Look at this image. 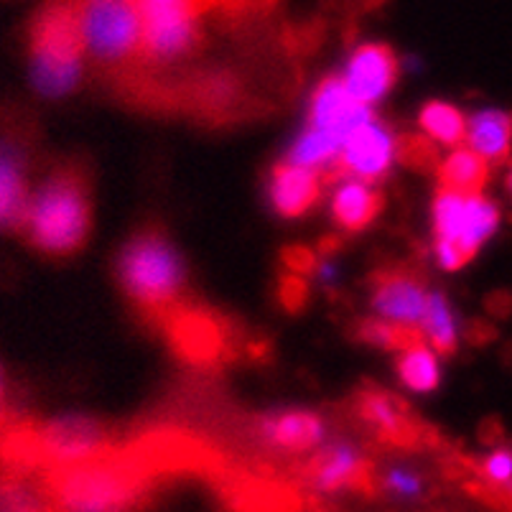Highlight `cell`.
I'll return each instance as SVG.
<instances>
[{"label":"cell","instance_id":"obj_1","mask_svg":"<svg viewBox=\"0 0 512 512\" xmlns=\"http://www.w3.org/2000/svg\"><path fill=\"white\" fill-rule=\"evenodd\" d=\"M34 474L54 512H136L151 502L158 479L130 446Z\"/></svg>","mask_w":512,"mask_h":512},{"label":"cell","instance_id":"obj_2","mask_svg":"<svg viewBox=\"0 0 512 512\" xmlns=\"http://www.w3.org/2000/svg\"><path fill=\"white\" fill-rule=\"evenodd\" d=\"M115 276L141 319L158 329H164L166 321L189 304L184 260L158 225L141 227L125 242Z\"/></svg>","mask_w":512,"mask_h":512},{"label":"cell","instance_id":"obj_3","mask_svg":"<svg viewBox=\"0 0 512 512\" xmlns=\"http://www.w3.org/2000/svg\"><path fill=\"white\" fill-rule=\"evenodd\" d=\"M92 225V179L82 161H67L46 179L23 220V230L39 253L69 258L85 248Z\"/></svg>","mask_w":512,"mask_h":512},{"label":"cell","instance_id":"obj_4","mask_svg":"<svg viewBox=\"0 0 512 512\" xmlns=\"http://www.w3.org/2000/svg\"><path fill=\"white\" fill-rule=\"evenodd\" d=\"M85 39L79 3H54L31 21V79L46 97H64L79 85Z\"/></svg>","mask_w":512,"mask_h":512},{"label":"cell","instance_id":"obj_5","mask_svg":"<svg viewBox=\"0 0 512 512\" xmlns=\"http://www.w3.org/2000/svg\"><path fill=\"white\" fill-rule=\"evenodd\" d=\"M436 260L444 271H459L500 230V207L484 194L444 192L434 197Z\"/></svg>","mask_w":512,"mask_h":512},{"label":"cell","instance_id":"obj_6","mask_svg":"<svg viewBox=\"0 0 512 512\" xmlns=\"http://www.w3.org/2000/svg\"><path fill=\"white\" fill-rule=\"evenodd\" d=\"M85 51L105 67L141 62V18L136 3H79Z\"/></svg>","mask_w":512,"mask_h":512},{"label":"cell","instance_id":"obj_7","mask_svg":"<svg viewBox=\"0 0 512 512\" xmlns=\"http://www.w3.org/2000/svg\"><path fill=\"white\" fill-rule=\"evenodd\" d=\"M207 6L199 3H136L141 18V62L166 64L192 54L202 44L199 13Z\"/></svg>","mask_w":512,"mask_h":512},{"label":"cell","instance_id":"obj_8","mask_svg":"<svg viewBox=\"0 0 512 512\" xmlns=\"http://www.w3.org/2000/svg\"><path fill=\"white\" fill-rule=\"evenodd\" d=\"M395 158V138L385 125L375 118L357 128L344 141L337 156L321 169V181L334 179H362V184L385 179L390 174Z\"/></svg>","mask_w":512,"mask_h":512},{"label":"cell","instance_id":"obj_9","mask_svg":"<svg viewBox=\"0 0 512 512\" xmlns=\"http://www.w3.org/2000/svg\"><path fill=\"white\" fill-rule=\"evenodd\" d=\"M166 337L181 360L192 365H214L227 355L232 342L227 321L220 319L212 309L189 304L181 306L174 316L164 324Z\"/></svg>","mask_w":512,"mask_h":512},{"label":"cell","instance_id":"obj_10","mask_svg":"<svg viewBox=\"0 0 512 512\" xmlns=\"http://www.w3.org/2000/svg\"><path fill=\"white\" fill-rule=\"evenodd\" d=\"M375 118L372 110L355 97L349 95L342 77H324L311 97L309 107V125L306 130L319 133L321 138L332 141L334 146L342 148L357 128L367 125Z\"/></svg>","mask_w":512,"mask_h":512},{"label":"cell","instance_id":"obj_11","mask_svg":"<svg viewBox=\"0 0 512 512\" xmlns=\"http://www.w3.org/2000/svg\"><path fill=\"white\" fill-rule=\"evenodd\" d=\"M372 306L380 316H385L400 327L418 329L423 309L428 301V288L423 278L403 265L377 268L370 278Z\"/></svg>","mask_w":512,"mask_h":512},{"label":"cell","instance_id":"obj_12","mask_svg":"<svg viewBox=\"0 0 512 512\" xmlns=\"http://www.w3.org/2000/svg\"><path fill=\"white\" fill-rule=\"evenodd\" d=\"M301 474L321 492H372L377 487L375 467L347 444H329L316 451Z\"/></svg>","mask_w":512,"mask_h":512},{"label":"cell","instance_id":"obj_13","mask_svg":"<svg viewBox=\"0 0 512 512\" xmlns=\"http://www.w3.org/2000/svg\"><path fill=\"white\" fill-rule=\"evenodd\" d=\"M398 57L385 44H362L344 69V87L357 102L370 105L393 90L398 79Z\"/></svg>","mask_w":512,"mask_h":512},{"label":"cell","instance_id":"obj_14","mask_svg":"<svg viewBox=\"0 0 512 512\" xmlns=\"http://www.w3.org/2000/svg\"><path fill=\"white\" fill-rule=\"evenodd\" d=\"M268 197L278 217H304L321 197V179L316 171L299 169L288 161L273 166L271 181H268Z\"/></svg>","mask_w":512,"mask_h":512},{"label":"cell","instance_id":"obj_15","mask_svg":"<svg viewBox=\"0 0 512 512\" xmlns=\"http://www.w3.org/2000/svg\"><path fill=\"white\" fill-rule=\"evenodd\" d=\"M357 413H360V418L367 426L375 428V434L385 444L403 446L416 441V428H413L411 418H408L403 400L385 393V390H360V395H357Z\"/></svg>","mask_w":512,"mask_h":512},{"label":"cell","instance_id":"obj_16","mask_svg":"<svg viewBox=\"0 0 512 512\" xmlns=\"http://www.w3.org/2000/svg\"><path fill=\"white\" fill-rule=\"evenodd\" d=\"M255 428L265 444H271L273 449L291 451V454L314 449L324 439V421L311 411L273 413V416L260 418Z\"/></svg>","mask_w":512,"mask_h":512},{"label":"cell","instance_id":"obj_17","mask_svg":"<svg viewBox=\"0 0 512 512\" xmlns=\"http://www.w3.org/2000/svg\"><path fill=\"white\" fill-rule=\"evenodd\" d=\"M29 202V181L21 153L8 143H0V230L23 227Z\"/></svg>","mask_w":512,"mask_h":512},{"label":"cell","instance_id":"obj_18","mask_svg":"<svg viewBox=\"0 0 512 512\" xmlns=\"http://www.w3.org/2000/svg\"><path fill=\"white\" fill-rule=\"evenodd\" d=\"M464 143L469 151L490 161H502L510 156L512 148V115L497 107H484L472 118H467V133H464Z\"/></svg>","mask_w":512,"mask_h":512},{"label":"cell","instance_id":"obj_19","mask_svg":"<svg viewBox=\"0 0 512 512\" xmlns=\"http://www.w3.org/2000/svg\"><path fill=\"white\" fill-rule=\"evenodd\" d=\"M383 207V194L362 181H344L332 199L334 222L352 235L367 230L377 220V214L383 212Z\"/></svg>","mask_w":512,"mask_h":512},{"label":"cell","instance_id":"obj_20","mask_svg":"<svg viewBox=\"0 0 512 512\" xmlns=\"http://www.w3.org/2000/svg\"><path fill=\"white\" fill-rule=\"evenodd\" d=\"M487 179H490V164L467 146L454 148L439 166V189L444 192L464 194V197L482 194Z\"/></svg>","mask_w":512,"mask_h":512},{"label":"cell","instance_id":"obj_21","mask_svg":"<svg viewBox=\"0 0 512 512\" xmlns=\"http://www.w3.org/2000/svg\"><path fill=\"white\" fill-rule=\"evenodd\" d=\"M23 469L0 464V512H54L39 487Z\"/></svg>","mask_w":512,"mask_h":512},{"label":"cell","instance_id":"obj_22","mask_svg":"<svg viewBox=\"0 0 512 512\" xmlns=\"http://www.w3.org/2000/svg\"><path fill=\"white\" fill-rule=\"evenodd\" d=\"M418 332L423 334V342L431 344V352H439V355H454L456 344H459L456 316L441 291L428 293L426 309H423Z\"/></svg>","mask_w":512,"mask_h":512},{"label":"cell","instance_id":"obj_23","mask_svg":"<svg viewBox=\"0 0 512 512\" xmlns=\"http://www.w3.org/2000/svg\"><path fill=\"white\" fill-rule=\"evenodd\" d=\"M418 123H421L423 133L434 143L441 146L459 148L464 143V133H467V118L459 107L449 105V102L431 100L421 107L418 113Z\"/></svg>","mask_w":512,"mask_h":512},{"label":"cell","instance_id":"obj_24","mask_svg":"<svg viewBox=\"0 0 512 512\" xmlns=\"http://www.w3.org/2000/svg\"><path fill=\"white\" fill-rule=\"evenodd\" d=\"M398 375L416 393H431L441 383L439 357L426 344L408 349V352H400Z\"/></svg>","mask_w":512,"mask_h":512},{"label":"cell","instance_id":"obj_25","mask_svg":"<svg viewBox=\"0 0 512 512\" xmlns=\"http://www.w3.org/2000/svg\"><path fill=\"white\" fill-rule=\"evenodd\" d=\"M357 339L365 344L380 349H393V352H408L413 347H421L423 334L413 327H400L393 321H380V319H365L357 324L355 329Z\"/></svg>","mask_w":512,"mask_h":512},{"label":"cell","instance_id":"obj_26","mask_svg":"<svg viewBox=\"0 0 512 512\" xmlns=\"http://www.w3.org/2000/svg\"><path fill=\"white\" fill-rule=\"evenodd\" d=\"M395 158L408 169L426 171L436 164V148L428 138L398 136L395 138Z\"/></svg>","mask_w":512,"mask_h":512},{"label":"cell","instance_id":"obj_27","mask_svg":"<svg viewBox=\"0 0 512 512\" xmlns=\"http://www.w3.org/2000/svg\"><path fill=\"white\" fill-rule=\"evenodd\" d=\"M482 474L495 487L512 492V446H500V449L484 456Z\"/></svg>","mask_w":512,"mask_h":512},{"label":"cell","instance_id":"obj_28","mask_svg":"<svg viewBox=\"0 0 512 512\" xmlns=\"http://www.w3.org/2000/svg\"><path fill=\"white\" fill-rule=\"evenodd\" d=\"M311 288L301 276H283L278 283V301L288 314H301L309 304Z\"/></svg>","mask_w":512,"mask_h":512},{"label":"cell","instance_id":"obj_29","mask_svg":"<svg viewBox=\"0 0 512 512\" xmlns=\"http://www.w3.org/2000/svg\"><path fill=\"white\" fill-rule=\"evenodd\" d=\"M385 492L395 497H418L423 492V479L411 469H390L380 482Z\"/></svg>","mask_w":512,"mask_h":512},{"label":"cell","instance_id":"obj_30","mask_svg":"<svg viewBox=\"0 0 512 512\" xmlns=\"http://www.w3.org/2000/svg\"><path fill=\"white\" fill-rule=\"evenodd\" d=\"M281 260L286 263V268L291 271V276H309L319 268V260L316 253L306 245H291V248L281 250Z\"/></svg>","mask_w":512,"mask_h":512},{"label":"cell","instance_id":"obj_31","mask_svg":"<svg viewBox=\"0 0 512 512\" xmlns=\"http://www.w3.org/2000/svg\"><path fill=\"white\" fill-rule=\"evenodd\" d=\"M8 411H6V383H3V372H0V426L6 421Z\"/></svg>","mask_w":512,"mask_h":512},{"label":"cell","instance_id":"obj_32","mask_svg":"<svg viewBox=\"0 0 512 512\" xmlns=\"http://www.w3.org/2000/svg\"><path fill=\"white\" fill-rule=\"evenodd\" d=\"M505 189H507V194H510V199H512V164H510V169H507V174H505Z\"/></svg>","mask_w":512,"mask_h":512}]
</instances>
